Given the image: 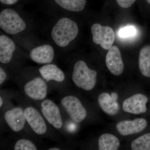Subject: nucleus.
<instances>
[{
    "label": "nucleus",
    "mask_w": 150,
    "mask_h": 150,
    "mask_svg": "<svg viewBox=\"0 0 150 150\" xmlns=\"http://www.w3.org/2000/svg\"><path fill=\"white\" fill-rule=\"evenodd\" d=\"M0 26L7 33L15 34L24 30L26 24L16 11L7 8L0 13Z\"/></svg>",
    "instance_id": "4"
},
{
    "label": "nucleus",
    "mask_w": 150,
    "mask_h": 150,
    "mask_svg": "<svg viewBox=\"0 0 150 150\" xmlns=\"http://www.w3.org/2000/svg\"><path fill=\"white\" fill-rule=\"evenodd\" d=\"M62 107L73 122L80 123L87 116V112L81 100L72 95H64L61 99Z\"/></svg>",
    "instance_id": "3"
},
{
    "label": "nucleus",
    "mask_w": 150,
    "mask_h": 150,
    "mask_svg": "<svg viewBox=\"0 0 150 150\" xmlns=\"http://www.w3.org/2000/svg\"><path fill=\"white\" fill-rule=\"evenodd\" d=\"M40 110L43 117L55 129L60 130L64 126V121L60 108L53 100L45 99L40 103Z\"/></svg>",
    "instance_id": "7"
},
{
    "label": "nucleus",
    "mask_w": 150,
    "mask_h": 150,
    "mask_svg": "<svg viewBox=\"0 0 150 150\" xmlns=\"http://www.w3.org/2000/svg\"><path fill=\"white\" fill-rule=\"evenodd\" d=\"M133 150H150V133L142 135L131 143Z\"/></svg>",
    "instance_id": "20"
},
{
    "label": "nucleus",
    "mask_w": 150,
    "mask_h": 150,
    "mask_svg": "<svg viewBox=\"0 0 150 150\" xmlns=\"http://www.w3.org/2000/svg\"><path fill=\"white\" fill-rule=\"evenodd\" d=\"M59 6L68 11L80 12L86 6V0H55Z\"/></svg>",
    "instance_id": "19"
},
{
    "label": "nucleus",
    "mask_w": 150,
    "mask_h": 150,
    "mask_svg": "<svg viewBox=\"0 0 150 150\" xmlns=\"http://www.w3.org/2000/svg\"><path fill=\"white\" fill-rule=\"evenodd\" d=\"M22 88L25 95L35 101H42L46 99L48 93L47 82L40 77L28 81L23 84Z\"/></svg>",
    "instance_id": "5"
},
{
    "label": "nucleus",
    "mask_w": 150,
    "mask_h": 150,
    "mask_svg": "<svg viewBox=\"0 0 150 150\" xmlns=\"http://www.w3.org/2000/svg\"><path fill=\"white\" fill-rule=\"evenodd\" d=\"M118 5L123 8H128L135 3L136 0H116Z\"/></svg>",
    "instance_id": "23"
},
{
    "label": "nucleus",
    "mask_w": 150,
    "mask_h": 150,
    "mask_svg": "<svg viewBox=\"0 0 150 150\" xmlns=\"http://www.w3.org/2000/svg\"><path fill=\"white\" fill-rule=\"evenodd\" d=\"M97 76L96 71L90 69L85 62L80 60L74 66L72 79L78 88L88 91L95 86Z\"/></svg>",
    "instance_id": "2"
},
{
    "label": "nucleus",
    "mask_w": 150,
    "mask_h": 150,
    "mask_svg": "<svg viewBox=\"0 0 150 150\" xmlns=\"http://www.w3.org/2000/svg\"><path fill=\"white\" fill-rule=\"evenodd\" d=\"M105 63L108 69L115 76H119L124 70L121 53L117 46H112L108 50L106 57Z\"/></svg>",
    "instance_id": "11"
},
{
    "label": "nucleus",
    "mask_w": 150,
    "mask_h": 150,
    "mask_svg": "<svg viewBox=\"0 0 150 150\" xmlns=\"http://www.w3.org/2000/svg\"><path fill=\"white\" fill-rule=\"evenodd\" d=\"M26 122L32 131L38 135L44 136L48 132L46 119L37 108L28 105L23 108Z\"/></svg>",
    "instance_id": "6"
},
{
    "label": "nucleus",
    "mask_w": 150,
    "mask_h": 150,
    "mask_svg": "<svg viewBox=\"0 0 150 150\" xmlns=\"http://www.w3.org/2000/svg\"><path fill=\"white\" fill-rule=\"evenodd\" d=\"M93 41L105 50H109L115 40V33L111 27L95 23L92 26Z\"/></svg>",
    "instance_id": "8"
},
{
    "label": "nucleus",
    "mask_w": 150,
    "mask_h": 150,
    "mask_svg": "<svg viewBox=\"0 0 150 150\" xmlns=\"http://www.w3.org/2000/svg\"><path fill=\"white\" fill-rule=\"evenodd\" d=\"M3 4L7 5H12L15 4L18 0H0Z\"/></svg>",
    "instance_id": "25"
},
{
    "label": "nucleus",
    "mask_w": 150,
    "mask_h": 150,
    "mask_svg": "<svg viewBox=\"0 0 150 150\" xmlns=\"http://www.w3.org/2000/svg\"><path fill=\"white\" fill-rule=\"evenodd\" d=\"M79 28L74 22L64 18L59 20L51 31V36L57 46L66 47L77 36Z\"/></svg>",
    "instance_id": "1"
},
{
    "label": "nucleus",
    "mask_w": 150,
    "mask_h": 150,
    "mask_svg": "<svg viewBox=\"0 0 150 150\" xmlns=\"http://www.w3.org/2000/svg\"><path fill=\"white\" fill-rule=\"evenodd\" d=\"M39 72L46 82L54 81L58 83H62L66 79L64 71L53 64H46L42 66L39 68Z\"/></svg>",
    "instance_id": "15"
},
{
    "label": "nucleus",
    "mask_w": 150,
    "mask_h": 150,
    "mask_svg": "<svg viewBox=\"0 0 150 150\" xmlns=\"http://www.w3.org/2000/svg\"><path fill=\"white\" fill-rule=\"evenodd\" d=\"M4 116L6 123L10 129L16 133L22 131L27 123L24 109L20 106L8 109L5 112Z\"/></svg>",
    "instance_id": "9"
},
{
    "label": "nucleus",
    "mask_w": 150,
    "mask_h": 150,
    "mask_svg": "<svg viewBox=\"0 0 150 150\" xmlns=\"http://www.w3.org/2000/svg\"><path fill=\"white\" fill-rule=\"evenodd\" d=\"M99 150H117L120 146V141L117 137L109 134H102L98 142Z\"/></svg>",
    "instance_id": "18"
},
{
    "label": "nucleus",
    "mask_w": 150,
    "mask_h": 150,
    "mask_svg": "<svg viewBox=\"0 0 150 150\" xmlns=\"http://www.w3.org/2000/svg\"><path fill=\"white\" fill-rule=\"evenodd\" d=\"M147 97L142 94H137L128 98L123 103L125 112L133 114H139L147 111Z\"/></svg>",
    "instance_id": "10"
},
{
    "label": "nucleus",
    "mask_w": 150,
    "mask_h": 150,
    "mask_svg": "<svg viewBox=\"0 0 150 150\" xmlns=\"http://www.w3.org/2000/svg\"><path fill=\"white\" fill-rule=\"evenodd\" d=\"M3 104H4V100H3L2 97L1 96H0V107L1 108L2 107Z\"/></svg>",
    "instance_id": "27"
},
{
    "label": "nucleus",
    "mask_w": 150,
    "mask_h": 150,
    "mask_svg": "<svg viewBox=\"0 0 150 150\" xmlns=\"http://www.w3.org/2000/svg\"><path fill=\"white\" fill-rule=\"evenodd\" d=\"M118 95L115 92L109 94L107 93H103L98 97V101L100 107L103 112L110 115L117 114L120 110L118 103L117 102Z\"/></svg>",
    "instance_id": "13"
},
{
    "label": "nucleus",
    "mask_w": 150,
    "mask_h": 150,
    "mask_svg": "<svg viewBox=\"0 0 150 150\" xmlns=\"http://www.w3.org/2000/svg\"><path fill=\"white\" fill-rule=\"evenodd\" d=\"M62 149L58 147H51L48 149V150H60Z\"/></svg>",
    "instance_id": "26"
},
{
    "label": "nucleus",
    "mask_w": 150,
    "mask_h": 150,
    "mask_svg": "<svg viewBox=\"0 0 150 150\" xmlns=\"http://www.w3.org/2000/svg\"><path fill=\"white\" fill-rule=\"evenodd\" d=\"M7 79V75L5 71L1 67L0 68V85L2 86Z\"/></svg>",
    "instance_id": "24"
},
{
    "label": "nucleus",
    "mask_w": 150,
    "mask_h": 150,
    "mask_svg": "<svg viewBox=\"0 0 150 150\" xmlns=\"http://www.w3.org/2000/svg\"><path fill=\"white\" fill-rule=\"evenodd\" d=\"M136 33V29L133 26H128L121 28L118 32V35L123 38L133 36Z\"/></svg>",
    "instance_id": "22"
},
{
    "label": "nucleus",
    "mask_w": 150,
    "mask_h": 150,
    "mask_svg": "<svg viewBox=\"0 0 150 150\" xmlns=\"http://www.w3.org/2000/svg\"><path fill=\"white\" fill-rule=\"evenodd\" d=\"M15 150H38L36 145L30 140L21 139L18 140L13 146Z\"/></svg>",
    "instance_id": "21"
},
{
    "label": "nucleus",
    "mask_w": 150,
    "mask_h": 150,
    "mask_svg": "<svg viewBox=\"0 0 150 150\" xmlns=\"http://www.w3.org/2000/svg\"><path fill=\"white\" fill-rule=\"evenodd\" d=\"M139 68L143 76L150 78V46H144L140 51L139 60Z\"/></svg>",
    "instance_id": "17"
},
{
    "label": "nucleus",
    "mask_w": 150,
    "mask_h": 150,
    "mask_svg": "<svg viewBox=\"0 0 150 150\" xmlns=\"http://www.w3.org/2000/svg\"><path fill=\"white\" fill-rule=\"evenodd\" d=\"M147 122L143 118H138L132 121H120L116 125L117 131L121 135L129 136L140 133L146 129Z\"/></svg>",
    "instance_id": "12"
},
{
    "label": "nucleus",
    "mask_w": 150,
    "mask_h": 150,
    "mask_svg": "<svg viewBox=\"0 0 150 150\" xmlns=\"http://www.w3.org/2000/svg\"><path fill=\"white\" fill-rule=\"evenodd\" d=\"M147 1L149 3V4H150V0H147Z\"/></svg>",
    "instance_id": "28"
},
{
    "label": "nucleus",
    "mask_w": 150,
    "mask_h": 150,
    "mask_svg": "<svg viewBox=\"0 0 150 150\" xmlns=\"http://www.w3.org/2000/svg\"><path fill=\"white\" fill-rule=\"evenodd\" d=\"M16 46L11 39L5 35L0 36V62L3 64L10 63L12 59Z\"/></svg>",
    "instance_id": "16"
},
{
    "label": "nucleus",
    "mask_w": 150,
    "mask_h": 150,
    "mask_svg": "<svg viewBox=\"0 0 150 150\" xmlns=\"http://www.w3.org/2000/svg\"><path fill=\"white\" fill-rule=\"evenodd\" d=\"M30 57L32 61L38 64H50L54 59V49L49 45L38 46L31 50Z\"/></svg>",
    "instance_id": "14"
}]
</instances>
